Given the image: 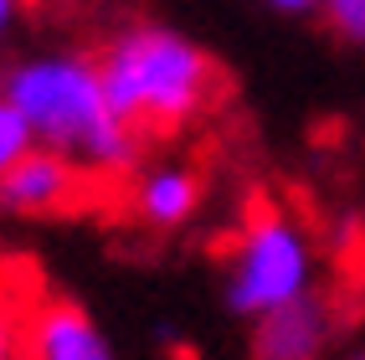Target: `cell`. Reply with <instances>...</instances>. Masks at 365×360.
Masks as SVG:
<instances>
[{"instance_id":"1","label":"cell","mask_w":365,"mask_h":360,"mask_svg":"<svg viewBox=\"0 0 365 360\" xmlns=\"http://www.w3.org/2000/svg\"><path fill=\"white\" fill-rule=\"evenodd\" d=\"M0 98H6L36 144L57 150L78 165H93L103 175H134L144 160V134L118 118L108 93H103V72L93 57L78 52H36L21 57L6 83H0Z\"/></svg>"},{"instance_id":"2","label":"cell","mask_w":365,"mask_h":360,"mask_svg":"<svg viewBox=\"0 0 365 360\" xmlns=\"http://www.w3.org/2000/svg\"><path fill=\"white\" fill-rule=\"evenodd\" d=\"M103 93L118 118L144 134H175L185 124H196L216 93V62L201 41H190L175 26L160 21H139L124 26L98 57Z\"/></svg>"},{"instance_id":"3","label":"cell","mask_w":365,"mask_h":360,"mask_svg":"<svg viewBox=\"0 0 365 360\" xmlns=\"http://www.w3.org/2000/svg\"><path fill=\"white\" fill-rule=\"evenodd\" d=\"M314 242L309 232L278 206H262L247 216V227L237 232L227 278H222V304L237 319H257L278 304H294L299 294L314 288Z\"/></svg>"},{"instance_id":"4","label":"cell","mask_w":365,"mask_h":360,"mask_svg":"<svg viewBox=\"0 0 365 360\" xmlns=\"http://www.w3.org/2000/svg\"><path fill=\"white\" fill-rule=\"evenodd\" d=\"M329 345H334V309L319 288H309L294 304H278L252 319L247 360H329Z\"/></svg>"},{"instance_id":"5","label":"cell","mask_w":365,"mask_h":360,"mask_svg":"<svg viewBox=\"0 0 365 360\" xmlns=\"http://www.w3.org/2000/svg\"><path fill=\"white\" fill-rule=\"evenodd\" d=\"M83 170L46 144H31L6 175H0V211L6 216H57L83 201Z\"/></svg>"},{"instance_id":"6","label":"cell","mask_w":365,"mask_h":360,"mask_svg":"<svg viewBox=\"0 0 365 360\" xmlns=\"http://www.w3.org/2000/svg\"><path fill=\"white\" fill-rule=\"evenodd\" d=\"M21 350L26 360H118L98 319L72 299H41L21 324Z\"/></svg>"},{"instance_id":"7","label":"cell","mask_w":365,"mask_h":360,"mask_svg":"<svg viewBox=\"0 0 365 360\" xmlns=\"http://www.w3.org/2000/svg\"><path fill=\"white\" fill-rule=\"evenodd\" d=\"M206 201V180L190 165L170 160V165H150L134 180V222H144L150 232H180L185 222H196V211Z\"/></svg>"},{"instance_id":"8","label":"cell","mask_w":365,"mask_h":360,"mask_svg":"<svg viewBox=\"0 0 365 360\" xmlns=\"http://www.w3.org/2000/svg\"><path fill=\"white\" fill-rule=\"evenodd\" d=\"M319 16L339 41L365 46V0H319Z\"/></svg>"},{"instance_id":"9","label":"cell","mask_w":365,"mask_h":360,"mask_svg":"<svg viewBox=\"0 0 365 360\" xmlns=\"http://www.w3.org/2000/svg\"><path fill=\"white\" fill-rule=\"evenodd\" d=\"M31 144H36V139H31V129H26V118H21L6 98H0V175H6L11 165L31 150Z\"/></svg>"},{"instance_id":"10","label":"cell","mask_w":365,"mask_h":360,"mask_svg":"<svg viewBox=\"0 0 365 360\" xmlns=\"http://www.w3.org/2000/svg\"><path fill=\"white\" fill-rule=\"evenodd\" d=\"M0 360H21V324L6 299H0Z\"/></svg>"},{"instance_id":"11","label":"cell","mask_w":365,"mask_h":360,"mask_svg":"<svg viewBox=\"0 0 365 360\" xmlns=\"http://www.w3.org/2000/svg\"><path fill=\"white\" fill-rule=\"evenodd\" d=\"M262 6L278 16H309V11H319V0H262Z\"/></svg>"},{"instance_id":"12","label":"cell","mask_w":365,"mask_h":360,"mask_svg":"<svg viewBox=\"0 0 365 360\" xmlns=\"http://www.w3.org/2000/svg\"><path fill=\"white\" fill-rule=\"evenodd\" d=\"M16 21H21V0H0V46L11 41V31H16Z\"/></svg>"},{"instance_id":"13","label":"cell","mask_w":365,"mask_h":360,"mask_svg":"<svg viewBox=\"0 0 365 360\" xmlns=\"http://www.w3.org/2000/svg\"><path fill=\"white\" fill-rule=\"evenodd\" d=\"M339 360H365V345H360V350H350V355H339Z\"/></svg>"}]
</instances>
